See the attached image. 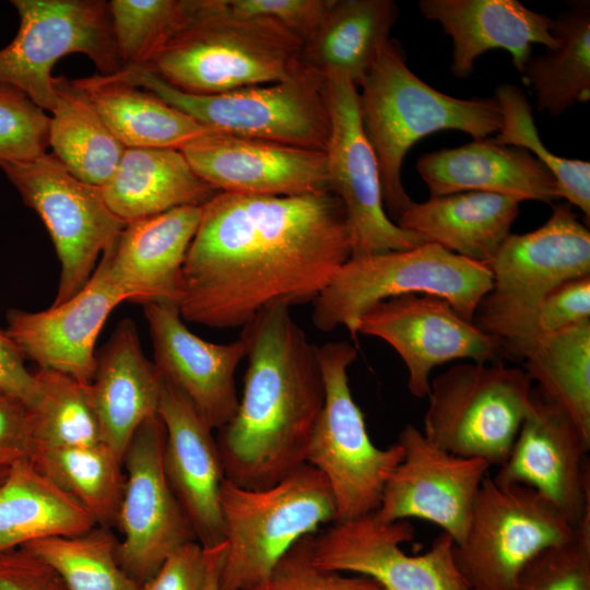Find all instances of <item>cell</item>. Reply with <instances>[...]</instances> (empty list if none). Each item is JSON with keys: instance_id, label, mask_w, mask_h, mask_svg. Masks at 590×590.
<instances>
[{"instance_id": "cell-48", "label": "cell", "mask_w": 590, "mask_h": 590, "mask_svg": "<svg viewBox=\"0 0 590 590\" xmlns=\"http://www.w3.org/2000/svg\"><path fill=\"white\" fill-rule=\"evenodd\" d=\"M33 453L28 410L17 398L0 390V465L10 468Z\"/></svg>"}, {"instance_id": "cell-31", "label": "cell", "mask_w": 590, "mask_h": 590, "mask_svg": "<svg viewBox=\"0 0 590 590\" xmlns=\"http://www.w3.org/2000/svg\"><path fill=\"white\" fill-rule=\"evenodd\" d=\"M398 16L392 0H333L303 45L302 62L323 75L342 73L358 87L389 42Z\"/></svg>"}, {"instance_id": "cell-36", "label": "cell", "mask_w": 590, "mask_h": 590, "mask_svg": "<svg viewBox=\"0 0 590 590\" xmlns=\"http://www.w3.org/2000/svg\"><path fill=\"white\" fill-rule=\"evenodd\" d=\"M30 460L78 500L96 524H116L125 476L122 461L105 444L43 449Z\"/></svg>"}, {"instance_id": "cell-8", "label": "cell", "mask_w": 590, "mask_h": 590, "mask_svg": "<svg viewBox=\"0 0 590 590\" xmlns=\"http://www.w3.org/2000/svg\"><path fill=\"white\" fill-rule=\"evenodd\" d=\"M114 76L220 133L323 152L328 144L326 79L303 62L283 81L217 94L180 91L143 67L126 68Z\"/></svg>"}, {"instance_id": "cell-43", "label": "cell", "mask_w": 590, "mask_h": 590, "mask_svg": "<svg viewBox=\"0 0 590 590\" xmlns=\"http://www.w3.org/2000/svg\"><path fill=\"white\" fill-rule=\"evenodd\" d=\"M49 117L24 95L0 90V165L47 152Z\"/></svg>"}, {"instance_id": "cell-21", "label": "cell", "mask_w": 590, "mask_h": 590, "mask_svg": "<svg viewBox=\"0 0 590 590\" xmlns=\"http://www.w3.org/2000/svg\"><path fill=\"white\" fill-rule=\"evenodd\" d=\"M143 310L163 378L190 400L212 429H221L238 408L235 373L246 357L245 340L219 344L201 339L172 302H149Z\"/></svg>"}, {"instance_id": "cell-47", "label": "cell", "mask_w": 590, "mask_h": 590, "mask_svg": "<svg viewBox=\"0 0 590 590\" xmlns=\"http://www.w3.org/2000/svg\"><path fill=\"white\" fill-rule=\"evenodd\" d=\"M205 575V551L198 541H190L170 553L138 590H203Z\"/></svg>"}, {"instance_id": "cell-28", "label": "cell", "mask_w": 590, "mask_h": 590, "mask_svg": "<svg viewBox=\"0 0 590 590\" xmlns=\"http://www.w3.org/2000/svg\"><path fill=\"white\" fill-rule=\"evenodd\" d=\"M519 204L500 194L458 192L413 201L396 223L423 243L487 264L509 236Z\"/></svg>"}, {"instance_id": "cell-24", "label": "cell", "mask_w": 590, "mask_h": 590, "mask_svg": "<svg viewBox=\"0 0 590 590\" xmlns=\"http://www.w3.org/2000/svg\"><path fill=\"white\" fill-rule=\"evenodd\" d=\"M418 9L451 38L450 69L459 79L470 76L476 59L488 50L508 51L521 72L534 44L545 49L557 45L553 19L518 0H420Z\"/></svg>"}, {"instance_id": "cell-26", "label": "cell", "mask_w": 590, "mask_h": 590, "mask_svg": "<svg viewBox=\"0 0 590 590\" xmlns=\"http://www.w3.org/2000/svg\"><path fill=\"white\" fill-rule=\"evenodd\" d=\"M416 167L430 197L477 191L519 202L559 199L557 182L541 162L524 149L489 138L426 153Z\"/></svg>"}, {"instance_id": "cell-17", "label": "cell", "mask_w": 590, "mask_h": 590, "mask_svg": "<svg viewBox=\"0 0 590 590\" xmlns=\"http://www.w3.org/2000/svg\"><path fill=\"white\" fill-rule=\"evenodd\" d=\"M398 442L403 457L374 515L384 522L426 520L441 528L455 544L460 543L491 465L445 451L411 424L402 428Z\"/></svg>"}, {"instance_id": "cell-46", "label": "cell", "mask_w": 590, "mask_h": 590, "mask_svg": "<svg viewBox=\"0 0 590 590\" xmlns=\"http://www.w3.org/2000/svg\"><path fill=\"white\" fill-rule=\"evenodd\" d=\"M0 590H69L56 569L20 546L0 553Z\"/></svg>"}, {"instance_id": "cell-3", "label": "cell", "mask_w": 590, "mask_h": 590, "mask_svg": "<svg viewBox=\"0 0 590 590\" xmlns=\"http://www.w3.org/2000/svg\"><path fill=\"white\" fill-rule=\"evenodd\" d=\"M363 130L376 154L387 214L398 220L413 203L402 184L408 151L422 138L459 130L484 139L502 128L497 101L463 99L435 90L406 66L401 46L389 39L357 87Z\"/></svg>"}, {"instance_id": "cell-9", "label": "cell", "mask_w": 590, "mask_h": 590, "mask_svg": "<svg viewBox=\"0 0 590 590\" xmlns=\"http://www.w3.org/2000/svg\"><path fill=\"white\" fill-rule=\"evenodd\" d=\"M424 436L452 455L502 465L533 406L524 369L503 363L457 364L433 381Z\"/></svg>"}, {"instance_id": "cell-42", "label": "cell", "mask_w": 590, "mask_h": 590, "mask_svg": "<svg viewBox=\"0 0 590 590\" xmlns=\"http://www.w3.org/2000/svg\"><path fill=\"white\" fill-rule=\"evenodd\" d=\"M314 535L298 540L263 580L245 590H386L371 578L318 567L311 554Z\"/></svg>"}, {"instance_id": "cell-20", "label": "cell", "mask_w": 590, "mask_h": 590, "mask_svg": "<svg viewBox=\"0 0 590 590\" xmlns=\"http://www.w3.org/2000/svg\"><path fill=\"white\" fill-rule=\"evenodd\" d=\"M126 300L127 294L101 258L85 285L68 300L42 311L10 310L7 331L38 368L90 384L98 334L111 311Z\"/></svg>"}, {"instance_id": "cell-44", "label": "cell", "mask_w": 590, "mask_h": 590, "mask_svg": "<svg viewBox=\"0 0 590 590\" xmlns=\"http://www.w3.org/2000/svg\"><path fill=\"white\" fill-rule=\"evenodd\" d=\"M244 16L269 19L295 35L304 45L316 32L333 0H226Z\"/></svg>"}, {"instance_id": "cell-38", "label": "cell", "mask_w": 590, "mask_h": 590, "mask_svg": "<svg viewBox=\"0 0 590 590\" xmlns=\"http://www.w3.org/2000/svg\"><path fill=\"white\" fill-rule=\"evenodd\" d=\"M22 546L50 564L69 590L139 589L119 565L118 540L109 528L95 526L76 535L44 538Z\"/></svg>"}, {"instance_id": "cell-10", "label": "cell", "mask_w": 590, "mask_h": 590, "mask_svg": "<svg viewBox=\"0 0 590 590\" xmlns=\"http://www.w3.org/2000/svg\"><path fill=\"white\" fill-rule=\"evenodd\" d=\"M324 403L314 429L306 463L327 479L335 503V522L377 510L384 487L403 457L396 444H373L364 414L353 399L349 368L357 350L346 341L318 346Z\"/></svg>"}, {"instance_id": "cell-27", "label": "cell", "mask_w": 590, "mask_h": 590, "mask_svg": "<svg viewBox=\"0 0 590 590\" xmlns=\"http://www.w3.org/2000/svg\"><path fill=\"white\" fill-rule=\"evenodd\" d=\"M164 378L143 353L130 319L116 327L96 355L90 382L102 442L121 461L139 427L158 414Z\"/></svg>"}, {"instance_id": "cell-2", "label": "cell", "mask_w": 590, "mask_h": 590, "mask_svg": "<svg viewBox=\"0 0 590 590\" xmlns=\"http://www.w3.org/2000/svg\"><path fill=\"white\" fill-rule=\"evenodd\" d=\"M248 365L243 397L216 439L225 477L268 488L306 463L324 403L318 356L290 307L261 310L243 327Z\"/></svg>"}, {"instance_id": "cell-50", "label": "cell", "mask_w": 590, "mask_h": 590, "mask_svg": "<svg viewBox=\"0 0 590 590\" xmlns=\"http://www.w3.org/2000/svg\"><path fill=\"white\" fill-rule=\"evenodd\" d=\"M225 550V542L213 547L204 548L206 558V575L203 590H220L219 579Z\"/></svg>"}, {"instance_id": "cell-41", "label": "cell", "mask_w": 590, "mask_h": 590, "mask_svg": "<svg viewBox=\"0 0 590 590\" xmlns=\"http://www.w3.org/2000/svg\"><path fill=\"white\" fill-rule=\"evenodd\" d=\"M511 590H590V520L571 539L534 557Z\"/></svg>"}, {"instance_id": "cell-7", "label": "cell", "mask_w": 590, "mask_h": 590, "mask_svg": "<svg viewBox=\"0 0 590 590\" xmlns=\"http://www.w3.org/2000/svg\"><path fill=\"white\" fill-rule=\"evenodd\" d=\"M221 511L226 550L220 590L257 585L298 540L337 518L327 479L308 463L262 489L243 488L225 479Z\"/></svg>"}, {"instance_id": "cell-32", "label": "cell", "mask_w": 590, "mask_h": 590, "mask_svg": "<svg viewBox=\"0 0 590 590\" xmlns=\"http://www.w3.org/2000/svg\"><path fill=\"white\" fill-rule=\"evenodd\" d=\"M95 526L84 507L31 460L10 467L0 485V553L44 538L76 535Z\"/></svg>"}, {"instance_id": "cell-12", "label": "cell", "mask_w": 590, "mask_h": 590, "mask_svg": "<svg viewBox=\"0 0 590 590\" xmlns=\"http://www.w3.org/2000/svg\"><path fill=\"white\" fill-rule=\"evenodd\" d=\"M20 17L14 39L0 49V90L24 95L43 110L57 102L51 69L69 54L87 56L101 75L122 66L117 55L108 2L102 0H13Z\"/></svg>"}, {"instance_id": "cell-49", "label": "cell", "mask_w": 590, "mask_h": 590, "mask_svg": "<svg viewBox=\"0 0 590 590\" xmlns=\"http://www.w3.org/2000/svg\"><path fill=\"white\" fill-rule=\"evenodd\" d=\"M25 356L7 329L0 328V390L26 406L37 397V380L25 366Z\"/></svg>"}, {"instance_id": "cell-25", "label": "cell", "mask_w": 590, "mask_h": 590, "mask_svg": "<svg viewBox=\"0 0 590 590\" xmlns=\"http://www.w3.org/2000/svg\"><path fill=\"white\" fill-rule=\"evenodd\" d=\"M201 215L202 205H186L126 224L101 258L128 300L177 305L182 264Z\"/></svg>"}, {"instance_id": "cell-18", "label": "cell", "mask_w": 590, "mask_h": 590, "mask_svg": "<svg viewBox=\"0 0 590 590\" xmlns=\"http://www.w3.org/2000/svg\"><path fill=\"white\" fill-rule=\"evenodd\" d=\"M357 334L378 338L389 344L408 369V389L425 398L430 373L444 363L471 359L491 363L500 342L460 317L437 296L405 294L370 307L358 320Z\"/></svg>"}, {"instance_id": "cell-4", "label": "cell", "mask_w": 590, "mask_h": 590, "mask_svg": "<svg viewBox=\"0 0 590 590\" xmlns=\"http://www.w3.org/2000/svg\"><path fill=\"white\" fill-rule=\"evenodd\" d=\"M302 42L280 24L233 12L226 0H194L180 28L143 68L191 94L283 81L302 66Z\"/></svg>"}, {"instance_id": "cell-34", "label": "cell", "mask_w": 590, "mask_h": 590, "mask_svg": "<svg viewBox=\"0 0 590 590\" xmlns=\"http://www.w3.org/2000/svg\"><path fill=\"white\" fill-rule=\"evenodd\" d=\"M54 87L57 102L48 133L51 154L79 180L103 188L126 148L72 81L54 78Z\"/></svg>"}, {"instance_id": "cell-40", "label": "cell", "mask_w": 590, "mask_h": 590, "mask_svg": "<svg viewBox=\"0 0 590 590\" xmlns=\"http://www.w3.org/2000/svg\"><path fill=\"white\" fill-rule=\"evenodd\" d=\"M193 4L194 0L109 1L113 36L122 69L145 66L180 28Z\"/></svg>"}, {"instance_id": "cell-23", "label": "cell", "mask_w": 590, "mask_h": 590, "mask_svg": "<svg viewBox=\"0 0 590 590\" xmlns=\"http://www.w3.org/2000/svg\"><path fill=\"white\" fill-rule=\"evenodd\" d=\"M158 415L165 427L168 483L204 547L225 542L221 489L225 472L212 428L190 400L164 379Z\"/></svg>"}, {"instance_id": "cell-15", "label": "cell", "mask_w": 590, "mask_h": 590, "mask_svg": "<svg viewBox=\"0 0 590 590\" xmlns=\"http://www.w3.org/2000/svg\"><path fill=\"white\" fill-rule=\"evenodd\" d=\"M165 427L155 415L137 430L123 457L127 475L116 524L117 558L140 587L182 544L197 541L164 470Z\"/></svg>"}, {"instance_id": "cell-1", "label": "cell", "mask_w": 590, "mask_h": 590, "mask_svg": "<svg viewBox=\"0 0 590 590\" xmlns=\"http://www.w3.org/2000/svg\"><path fill=\"white\" fill-rule=\"evenodd\" d=\"M340 199L220 191L202 205L180 275L184 320L213 329L244 327L273 306L307 304L351 258Z\"/></svg>"}, {"instance_id": "cell-45", "label": "cell", "mask_w": 590, "mask_h": 590, "mask_svg": "<svg viewBox=\"0 0 590 590\" xmlns=\"http://www.w3.org/2000/svg\"><path fill=\"white\" fill-rule=\"evenodd\" d=\"M590 321V275L567 281L541 303L536 315L540 334Z\"/></svg>"}, {"instance_id": "cell-5", "label": "cell", "mask_w": 590, "mask_h": 590, "mask_svg": "<svg viewBox=\"0 0 590 590\" xmlns=\"http://www.w3.org/2000/svg\"><path fill=\"white\" fill-rule=\"evenodd\" d=\"M487 266L492 287L473 322L523 358L541 335L536 315L543 299L558 285L590 275V232L573 205L558 203L539 228L509 234Z\"/></svg>"}, {"instance_id": "cell-14", "label": "cell", "mask_w": 590, "mask_h": 590, "mask_svg": "<svg viewBox=\"0 0 590 590\" xmlns=\"http://www.w3.org/2000/svg\"><path fill=\"white\" fill-rule=\"evenodd\" d=\"M324 79L330 115L324 150L327 187L343 204L351 258L408 250L424 244L392 222L385 210L379 165L363 130L357 87L339 72H328Z\"/></svg>"}, {"instance_id": "cell-13", "label": "cell", "mask_w": 590, "mask_h": 590, "mask_svg": "<svg viewBox=\"0 0 590 590\" xmlns=\"http://www.w3.org/2000/svg\"><path fill=\"white\" fill-rule=\"evenodd\" d=\"M0 168L51 237L61 266L52 305L61 304L85 285L127 223L111 212L101 188L75 178L52 154Z\"/></svg>"}, {"instance_id": "cell-11", "label": "cell", "mask_w": 590, "mask_h": 590, "mask_svg": "<svg viewBox=\"0 0 590 590\" xmlns=\"http://www.w3.org/2000/svg\"><path fill=\"white\" fill-rule=\"evenodd\" d=\"M576 530L534 489L486 476L467 533L455 544V560L470 590H511L534 557Z\"/></svg>"}, {"instance_id": "cell-6", "label": "cell", "mask_w": 590, "mask_h": 590, "mask_svg": "<svg viewBox=\"0 0 590 590\" xmlns=\"http://www.w3.org/2000/svg\"><path fill=\"white\" fill-rule=\"evenodd\" d=\"M487 264L424 243L413 249L350 258L312 302V323L322 332L343 326L356 339L359 318L374 305L405 294L447 300L473 322L492 287Z\"/></svg>"}, {"instance_id": "cell-33", "label": "cell", "mask_w": 590, "mask_h": 590, "mask_svg": "<svg viewBox=\"0 0 590 590\" xmlns=\"http://www.w3.org/2000/svg\"><path fill=\"white\" fill-rule=\"evenodd\" d=\"M553 49L528 59L523 82L536 99V110L556 117L590 101V3L574 1L553 19Z\"/></svg>"}, {"instance_id": "cell-39", "label": "cell", "mask_w": 590, "mask_h": 590, "mask_svg": "<svg viewBox=\"0 0 590 590\" xmlns=\"http://www.w3.org/2000/svg\"><path fill=\"white\" fill-rule=\"evenodd\" d=\"M502 114V128L493 140L503 145L527 150L554 176L559 198L577 206L590 217V163L557 156L543 144L532 115V107L524 93L509 83L499 84L495 90Z\"/></svg>"}, {"instance_id": "cell-37", "label": "cell", "mask_w": 590, "mask_h": 590, "mask_svg": "<svg viewBox=\"0 0 590 590\" xmlns=\"http://www.w3.org/2000/svg\"><path fill=\"white\" fill-rule=\"evenodd\" d=\"M34 375L37 397L27 406L33 453L102 442L90 384L49 369Z\"/></svg>"}, {"instance_id": "cell-16", "label": "cell", "mask_w": 590, "mask_h": 590, "mask_svg": "<svg viewBox=\"0 0 590 590\" xmlns=\"http://www.w3.org/2000/svg\"><path fill=\"white\" fill-rule=\"evenodd\" d=\"M406 520L380 521L374 512L333 522L312 538L315 564L324 569L371 578L386 590H470L455 560V542L441 533L428 551L408 555L413 540Z\"/></svg>"}, {"instance_id": "cell-30", "label": "cell", "mask_w": 590, "mask_h": 590, "mask_svg": "<svg viewBox=\"0 0 590 590\" xmlns=\"http://www.w3.org/2000/svg\"><path fill=\"white\" fill-rule=\"evenodd\" d=\"M72 82L125 148L180 151L214 132L149 91L114 75L95 74Z\"/></svg>"}, {"instance_id": "cell-22", "label": "cell", "mask_w": 590, "mask_h": 590, "mask_svg": "<svg viewBox=\"0 0 590 590\" xmlns=\"http://www.w3.org/2000/svg\"><path fill=\"white\" fill-rule=\"evenodd\" d=\"M180 152L193 172L217 191L299 196L328 189L323 151L214 131Z\"/></svg>"}, {"instance_id": "cell-19", "label": "cell", "mask_w": 590, "mask_h": 590, "mask_svg": "<svg viewBox=\"0 0 590 590\" xmlns=\"http://www.w3.org/2000/svg\"><path fill=\"white\" fill-rule=\"evenodd\" d=\"M589 449L568 415L534 389L532 410L492 479L534 489L578 528L590 520Z\"/></svg>"}, {"instance_id": "cell-29", "label": "cell", "mask_w": 590, "mask_h": 590, "mask_svg": "<svg viewBox=\"0 0 590 590\" xmlns=\"http://www.w3.org/2000/svg\"><path fill=\"white\" fill-rule=\"evenodd\" d=\"M103 198L126 223L174 208L203 205L217 190L200 178L174 149L126 148Z\"/></svg>"}, {"instance_id": "cell-35", "label": "cell", "mask_w": 590, "mask_h": 590, "mask_svg": "<svg viewBox=\"0 0 590 590\" xmlns=\"http://www.w3.org/2000/svg\"><path fill=\"white\" fill-rule=\"evenodd\" d=\"M523 358L539 392L590 440V321L541 334Z\"/></svg>"}, {"instance_id": "cell-51", "label": "cell", "mask_w": 590, "mask_h": 590, "mask_svg": "<svg viewBox=\"0 0 590 590\" xmlns=\"http://www.w3.org/2000/svg\"><path fill=\"white\" fill-rule=\"evenodd\" d=\"M9 469L8 467H3V465H0V485L3 483V481L5 480L7 475H8V472H9Z\"/></svg>"}]
</instances>
